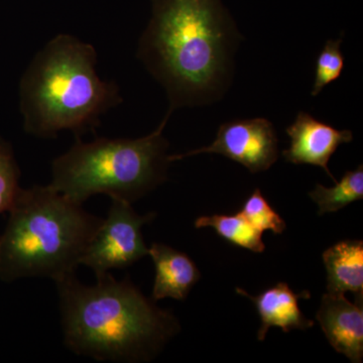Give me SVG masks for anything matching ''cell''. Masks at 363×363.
I'll use <instances>...</instances> for the list:
<instances>
[{"label":"cell","instance_id":"8","mask_svg":"<svg viewBox=\"0 0 363 363\" xmlns=\"http://www.w3.org/2000/svg\"><path fill=\"white\" fill-rule=\"evenodd\" d=\"M286 133L291 138L290 147L281 152L286 162L320 167L337 182L328 168L329 161L341 145L352 142V131L337 130L308 112L300 111Z\"/></svg>","mask_w":363,"mask_h":363},{"label":"cell","instance_id":"14","mask_svg":"<svg viewBox=\"0 0 363 363\" xmlns=\"http://www.w3.org/2000/svg\"><path fill=\"white\" fill-rule=\"evenodd\" d=\"M310 198L316 203L321 216L333 213L352 202L363 199V166L359 164L354 171H347L340 182H336L332 188L317 184L309 193Z\"/></svg>","mask_w":363,"mask_h":363},{"label":"cell","instance_id":"1","mask_svg":"<svg viewBox=\"0 0 363 363\" xmlns=\"http://www.w3.org/2000/svg\"><path fill=\"white\" fill-rule=\"evenodd\" d=\"M242 40L221 0H152L136 58L164 88L173 114L224 97Z\"/></svg>","mask_w":363,"mask_h":363},{"label":"cell","instance_id":"11","mask_svg":"<svg viewBox=\"0 0 363 363\" xmlns=\"http://www.w3.org/2000/svg\"><path fill=\"white\" fill-rule=\"evenodd\" d=\"M149 255L156 269L152 300L155 302L166 298L185 300L201 278L195 262L186 253L162 243H152Z\"/></svg>","mask_w":363,"mask_h":363},{"label":"cell","instance_id":"15","mask_svg":"<svg viewBox=\"0 0 363 363\" xmlns=\"http://www.w3.org/2000/svg\"><path fill=\"white\" fill-rule=\"evenodd\" d=\"M342 35L337 40H328L323 49L318 55L315 81L311 91L313 97H316L326 86L340 78L345 66V57L341 51Z\"/></svg>","mask_w":363,"mask_h":363},{"label":"cell","instance_id":"4","mask_svg":"<svg viewBox=\"0 0 363 363\" xmlns=\"http://www.w3.org/2000/svg\"><path fill=\"white\" fill-rule=\"evenodd\" d=\"M102 220L50 185L21 188L0 235V279L75 274Z\"/></svg>","mask_w":363,"mask_h":363},{"label":"cell","instance_id":"13","mask_svg":"<svg viewBox=\"0 0 363 363\" xmlns=\"http://www.w3.org/2000/svg\"><path fill=\"white\" fill-rule=\"evenodd\" d=\"M195 227H212L224 240L253 252L260 253L266 250L262 233L257 230L241 212L234 215L201 216L196 219Z\"/></svg>","mask_w":363,"mask_h":363},{"label":"cell","instance_id":"16","mask_svg":"<svg viewBox=\"0 0 363 363\" xmlns=\"http://www.w3.org/2000/svg\"><path fill=\"white\" fill-rule=\"evenodd\" d=\"M21 171L13 149L0 138V214L11 211L21 191Z\"/></svg>","mask_w":363,"mask_h":363},{"label":"cell","instance_id":"5","mask_svg":"<svg viewBox=\"0 0 363 363\" xmlns=\"http://www.w3.org/2000/svg\"><path fill=\"white\" fill-rule=\"evenodd\" d=\"M171 116L167 112L157 130L135 140L76 138L52 162L49 185L79 204L97 194L133 204L167 180L171 162L164 130Z\"/></svg>","mask_w":363,"mask_h":363},{"label":"cell","instance_id":"12","mask_svg":"<svg viewBox=\"0 0 363 363\" xmlns=\"http://www.w3.org/2000/svg\"><path fill=\"white\" fill-rule=\"evenodd\" d=\"M327 291L330 294H363L362 240H342L323 252Z\"/></svg>","mask_w":363,"mask_h":363},{"label":"cell","instance_id":"10","mask_svg":"<svg viewBox=\"0 0 363 363\" xmlns=\"http://www.w3.org/2000/svg\"><path fill=\"white\" fill-rule=\"evenodd\" d=\"M236 292L252 301L257 308L262 321V326L257 332L259 341L264 340L267 331L272 327H279L288 333L294 329L306 330L314 326V321L305 317L298 307V300L311 297V294L307 291L296 294L291 290L288 284L279 283L255 297L242 289H236Z\"/></svg>","mask_w":363,"mask_h":363},{"label":"cell","instance_id":"17","mask_svg":"<svg viewBox=\"0 0 363 363\" xmlns=\"http://www.w3.org/2000/svg\"><path fill=\"white\" fill-rule=\"evenodd\" d=\"M240 212L260 233L269 230L274 234H281L285 231V220L278 212L274 211L259 189L253 191Z\"/></svg>","mask_w":363,"mask_h":363},{"label":"cell","instance_id":"9","mask_svg":"<svg viewBox=\"0 0 363 363\" xmlns=\"http://www.w3.org/2000/svg\"><path fill=\"white\" fill-rule=\"evenodd\" d=\"M316 319L334 350L351 362H362V296L353 304L344 294H325Z\"/></svg>","mask_w":363,"mask_h":363},{"label":"cell","instance_id":"7","mask_svg":"<svg viewBox=\"0 0 363 363\" xmlns=\"http://www.w3.org/2000/svg\"><path fill=\"white\" fill-rule=\"evenodd\" d=\"M201 154H218L242 164L252 174L267 171L279 159L276 128L264 117L235 119L219 126L214 142L183 155L169 156L173 162Z\"/></svg>","mask_w":363,"mask_h":363},{"label":"cell","instance_id":"3","mask_svg":"<svg viewBox=\"0 0 363 363\" xmlns=\"http://www.w3.org/2000/svg\"><path fill=\"white\" fill-rule=\"evenodd\" d=\"M92 45L60 33L37 52L21 80L23 130L39 138H56L70 130L77 138L95 133L100 118L123 104L113 81L96 71Z\"/></svg>","mask_w":363,"mask_h":363},{"label":"cell","instance_id":"2","mask_svg":"<svg viewBox=\"0 0 363 363\" xmlns=\"http://www.w3.org/2000/svg\"><path fill=\"white\" fill-rule=\"evenodd\" d=\"M93 286L75 274L55 281L64 343L72 352L98 362L135 363L157 357L180 325L130 279L108 272Z\"/></svg>","mask_w":363,"mask_h":363},{"label":"cell","instance_id":"6","mask_svg":"<svg viewBox=\"0 0 363 363\" xmlns=\"http://www.w3.org/2000/svg\"><path fill=\"white\" fill-rule=\"evenodd\" d=\"M157 213H136L128 203L112 200L106 219L102 220L81 259V264L90 267L96 278L130 267L145 255L143 226L156 218Z\"/></svg>","mask_w":363,"mask_h":363}]
</instances>
